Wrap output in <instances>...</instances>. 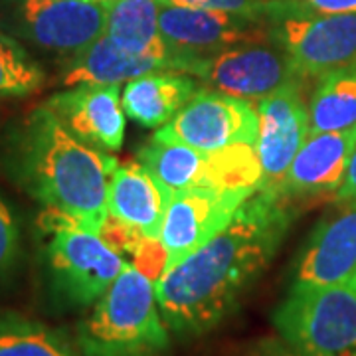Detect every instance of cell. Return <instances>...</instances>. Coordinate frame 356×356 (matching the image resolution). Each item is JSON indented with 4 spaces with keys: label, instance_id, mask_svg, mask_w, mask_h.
Here are the masks:
<instances>
[{
    "label": "cell",
    "instance_id": "6da1fadb",
    "mask_svg": "<svg viewBox=\"0 0 356 356\" xmlns=\"http://www.w3.org/2000/svg\"><path fill=\"white\" fill-rule=\"evenodd\" d=\"M287 202L257 191L226 229L154 281L156 301L172 334L200 337L240 307L289 232Z\"/></svg>",
    "mask_w": 356,
    "mask_h": 356
},
{
    "label": "cell",
    "instance_id": "7a4b0ae2",
    "mask_svg": "<svg viewBox=\"0 0 356 356\" xmlns=\"http://www.w3.org/2000/svg\"><path fill=\"white\" fill-rule=\"evenodd\" d=\"M0 166L40 202L102 234L117 161L77 139L46 105L16 121L0 143Z\"/></svg>",
    "mask_w": 356,
    "mask_h": 356
},
{
    "label": "cell",
    "instance_id": "3957f363",
    "mask_svg": "<svg viewBox=\"0 0 356 356\" xmlns=\"http://www.w3.org/2000/svg\"><path fill=\"white\" fill-rule=\"evenodd\" d=\"M168 344L154 280L131 261L77 325L81 356H161Z\"/></svg>",
    "mask_w": 356,
    "mask_h": 356
},
{
    "label": "cell",
    "instance_id": "277c9868",
    "mask_svg": "<svg viewBox=\"0 0 356 356\" xmlns=\"http://www.w3.org/2000/svg\"><path fill=\"white\" fill-rule=\"evenodd\" d=\"M40 228L46 234L42 261L48 291L65 309L93 305L129 264L102 234L62 212L44 208Z\"/></svg>",
    "mask_w": 356,
    "mask_h": 356
},
{
    "label": "cell",
    "instance_id": "5b68a950",
    "mask_svg": "<svg viewBox=\"0 0 356 356\" xmlns=\"http://www.w3.org/2000/svg\"><path fill=\"white\" fill-rule=\"evenodd\" d=\"M271 321L297 355L356 356V289L348 283L291 285Z\"/></svg>",
    "mask_w": 356,
    "mask_h": 356
},
{
    "label": "cell",
    "instance_id": "8992f818",
    "mask_svg": "<svg viewBox=\"0 0 356 356\" xmlns=\"http://www.w3.org/2000/svg\"><path fill=\"white\" fill-rule=\"evenodd\" d=\"M168 200L192 186L255 188L261 186V166L252 145L222 151H198L188 145L153 137L137 154Z\"/></svg>",
    "mask_w": 356,
    "mask_h": 356
},
{
    "label": "cell",
    "instance_id": "52a82bcc",
    "mask_svg": "<svg viewBox=\"0 0 356 356\" xmlns=\"http://www.w3.org/2000/svg\"><path fill=\"white\" fill-rule=\"evenodd\" d=\"M102 0H0V30L65 60L105 30Z\"/></svg>",
    "mask_w": 356,
    "mask_h": 356
},
{
    "label": "cell",
    "instance_id": "ba28073f",
    "mask_svg": "<svg viewBox=\"0 0 356 356\" xmlns=\"http://www.w3.org/2000/svg\"><path fill=\"white\" fill-rule=\"evenodd\" d=\"M192 76L245 102H261L281 89L307 81L291 56L273 42L243 44L200 58Z\"/></svg>",
    "mask_w": 356,
    "mask_h": 356
},
{
    "label": "cell",
    "instance_id": "9c48e42d",
    "mask_svg": "<svg viewBox=\"0 0 356 356\" xmlns=\"http://www.w3.org/2000/svg\"><path fill=\"white\" fill-rule=\"evenodd\" d=\"M267 36L307 79L356 62V14H285L267 22Z\"/></svg>",
    "mask_w": 356,
    "mask_h": 356
},
{
    "label": "cell",
    "instance_id": "30bf717a",
    "mask_svg": "<svg viewBox=\"0 0 356 356\" xmlns=\"http://www.w3.org/2000/svg\"><path fill=\"white\" fill-rule=\"evenodd\" d=\"M259 115L252 103L218 89H200L153 137L198 151H222L236 145L255 147Z\"/></svg>",
    "mask_w": 356,
    "mask_h": 356
},
{
    "label": "cell",
    "instance_id": "8fae6325",
    "mask_svg": "<svg viewBox=\"0 0 356 356\" xmlns=\"http://www.w3.org/2000/svg\"><path fill=\"white\" fill-rule=\"evenodd\" d=\"M255 188L192 186L177 192L168 204L161 229L166 269L184 261L204 243L226 229Z\"/></svg>",
    "mask_w": 356,
    "mask_h": 356
},
{
    "label": "cell",
    "instance_id": "7c38bea8",
    "mask_svg": "<svg viewBox=\"0 0 356 356\" xmlns=\"http://www.w3.org/2000/svg\"><path fill=\"white\" fill-rule=\"evenodd\" d=\"M166 198L139 161L115 168L107 194V222L102 236L121 254L137 255L149 242L161 240Z\"/></svg>",
    "mask_w": 356,
    "mask_h": 356
},
{
    "label": "cell",
    "instance_id": "4fadbf2b",
    "mask_svg": "<svg viewBox=\"0 0 356 356\" xmlns=\"http://www.w3.org/2000/svg\"><path fill=\"white\" fill-rule=\"evenodd\" d=\"M159 28L166 46L188 58H208L243 44L269 42L266 20L170 0H159Z\"/></svg>",
    "mask_w": 356,
    "mask_h": 356
},
{
    "label": "cell",
    "instance_id": "5bb4252c",
    "mask_svg": "<svg viewBox=\"0 0 356 356\" xmlns=\"http://www.w3.org/2000/svg\"><path fill=\"white\" fill-rule=\"evenodd\" d=\"M257 115L255 153L261 166L259 191L275 194L309 135V107L301 93V83L257 102Z\"/></svg>",
    "mask_w": 356,
    "mask_h": 356
},
{
    "label": "cell",
    "instance_id": "9a60e30c",
    "mask_svg": "<svg viewBox=\"0 0 356 356\" xmlns=\"http://www.w3.org/2000/svg\"><path fill=\"white\" fill-rule=\"evenodd\" d=\"M198 58L180 56L177 51L166 54H137L121 48L102 34L86 50L65 60L60 83L64 88L97 83V86H123L145 74L153 72H180L192 76Z\"/></svg>",
    "mask_w": 356,
    "mask_h": 356
},
{
    "label": "cell",
    "instance_id": "2e32d148",
    "mask_svg": "<svg viewBox=\"0 0 356 356\" xmlns=\"http://www.w3.org/2000/svg\"><path fill=\"white\" fill-rule=\"evenodd\" d=\"M44 105L89 147L105 153L121 149L127 119L121 86H74L54 93Z\"/></svg>",
    "mask_w": 356,
    "mask_h": 356
},
{
    "label": "cell",
    "instance_id": "e0dca14e",
    "mask_svg": "<svg viewBox=\"0 0 356 356\" xmlns=\"http://www.w3.org/2000/svg\"><path fill=\"white\" fill-rule=\"evenodd\" d=\"M309 236L293 267L295 287L346 283L356 269V202H339Z\"/></svg>",
    "mask_w": 356,
    "mask_h": 356
},
{
    "label": "cell",
    "instance_id": "ac0fdd59",
    "mask_svg": "<svg viewBox=\"0 0 356 356\" xmlns=\"http://www.w3.org/2000/svg\"><path fill=\"white\" fill-rule=\"evenodd\" d=\"M356 149V125L344 131L307 135L275 196L285 200L331 194L341 188Z\"/></svg>",
    "mask_w": 356,
    "mask_h": 356
},
{
    "label": "cell",
    "instance_id": "d6986e66",
    "mask_svg": "<svg viewBox=\"0 0 356 356\" xmlns=\"http://www.w3.org/2000/svg\"><path fill=\"white\" fill-rule=\"evenodd\" d=\"M200 91L196 79L180 72H153L125 83L121 103L129 119L143 127L161 129L177 117Z\"/></svg>",
    "mask_w": 356,
    "mask_h": 356
},
{
    "label": "cell",
    "instance_id": "ffe728a7",
    "mask_svg": "<svg viewBox=\"0 0 356 356\" xmlns=\"http://www.w3.org/2000/svg\"><path fill=\"white\" fill-rule=\"evenodd\" d=\"M103 34L137 54H166L159 28V0H107Z\"/></svg>",
    "mask_w": 356,
    "mask_h": 356
},
{
    "label": "cell",
    "instance_id": "44dd1931",
    "mask_svg": "<svg viewBox=\"0 0 356 356\" xmlns=\"http://www.w3.org/2000/svg\"><path fill=\"white\" fill-rule=\"evenodd\" d=\"M309 135L356 125V62L318 77L309 97Z\"/></svg>",
    "mask_w": 356,
    "mask_h": 356
},
{
    "label": "cell",
    "instance_id": "7402d4cb",
    "mask_svg": "<svg viewBox=\"0 0 356 356\" xmlns=\"http://www.w3.org/2000/svg\"><path fill=\"white\" fill-rule=\"evenodd\" d=\"M0 356H77L64 334L18 313H0Z\"/></svg>",
    "mask_w": 356,
    "mask_h": 356
},
{
    "label": "cell",
    "instance_id": "603a6c76",
    "mask_svg": "<svg viewBox=\"0 0 356 356\" xmlns=\"http://www.w3.org/2000/svg\"><path fill=\"white\" fill-rule=\"evenodd\" d=\"M46 83L44 70L20 40L0 30V97L34 95Z\"/></svg>",
    "mask_w": 356,
    "mask_h": 356
},
{
    "label": "cell",
    "instance_id": "cb8c5ba5",
    "mask_svg": "<svg viewBox=\"0 0 356 356\" xmlns=\"http://www.w3.org/2000/svg\"><path fill=\"white\" fill-rule=\"evenodd\" d=\"M182 6L194 8H208V10H222V13L242 14L257 20H273L285 14L301 13L303 8L291 0H170Z\"/></svg>",
    "mask_w": 356,
    "mask_h": 356
},
{
    "label": "cell",
    "instance_id": "d4e9b609",
    "mask_svg": "<svg viewBox=\"0 0 356 356\" xmlns=\"http://www.w3.org/2000/svg\"><path fill=\"white\" fill-rule=\"evenodd\" d=\"M20 261V229L13 210L0 198V285L14 275Z\"/></svg>",
    "mask_w": 356,
    "mask_h": 356
},
{
    "label": "cell",
    "instance_id": "484cf974",
    "mask_svg": "<svg viewBox=\"0 0 356 356\" xmlns=\"http://www.w3.org/2000/svg\"><path fill=\"white\" fill-rule=\"evenodd\" d=\"M309 13L356 14V0H291Z\"/></svg>",
    "mask_w": 356,
    "mask_h": 356
},
{
    "label": "cell",
    "instance_id": "4316f807",
    "mask_svg": "<svg viewBox=\"0 0 356 356\" xmlns=\"http://www.w3.org/2000/svg\"><path fill=\"white\" fill-rule=\"evenodd\" d=\"M334 202H356V149L353 156H350L348 170H346L343 184L334 194Z\"/></svg>",
    "mask_w": 356,
    "mask_h": 356
},
{
    "label": "cell",
    "instance_id": "83f0119b",
    "mask_svg": "<svg viewBox=\"0 0 356 356\" xmlns=\"http://www.w3.org/2000/svg\"><path fill=\"white\" fill-rule=\"evenodd\" d=\"M248 356H301L293 350L283 339H267L255 344V348Z\"/></svg>",
    "mask_w": 356,
    "mask_h": 356
},
{
    "label": "cell",
    "instance_id": "f1b7e54d",
    "mask_svg": "<svg viewBox=\"0 0 356 356\" xmlns=\"http://www.w3.org/2000/svg\"><path fill=\"white\" fill-rule=\"evenodd\" d=\"M346 283H348V285H350V287H355V289H356V269H355V273H353V275H350V280L346 281Z\"/></svg>",
    "mask_w": 356,
    "mask_h": 356
},
{
    "label": "cell",
    "instance_id": "f546056e",
    "mask_svg": "<svg viewBox=\"0 0 356 356\" xmlns=\"http://www.w3.org/2000/svg\"><path fill=\"white\" fill-rule=\"evenodd\" d=\"M102 2H107V0H102Z\"/></svg>",
    "mask_w": 356,
    "mask_h": 356
}]
</instances>
